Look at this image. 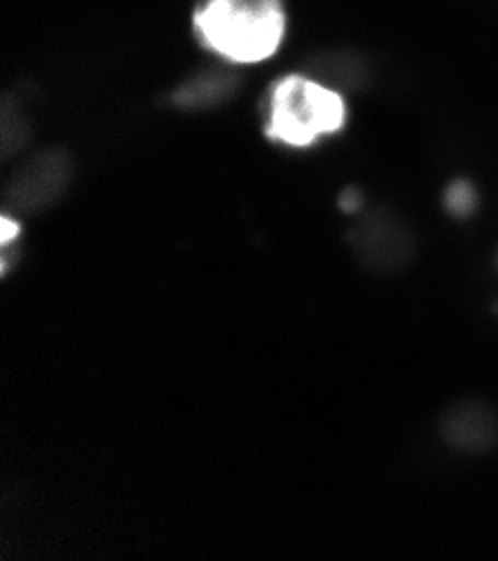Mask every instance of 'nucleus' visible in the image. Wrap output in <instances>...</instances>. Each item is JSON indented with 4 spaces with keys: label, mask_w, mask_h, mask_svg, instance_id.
Masks as SVG:
<instances>
[{
    "label": "nucleus",
    "mask_w": 498,
    "mask_h": 561,
    "mask_svg": "<svg viewBox=\"0 0 498 561\" xmlns=\"http://www.w3.org/2000/svg\"><path fill=\"white\" fill-rule=\"evenodd\" d=\"M442 206L456 219H467L478 208V191L470 180H454L442 195Z\"/></svg>",
    "instance_id": "9"
},
{
    "label": "nucleus",
    "mask_w": 498,
    "mask_h": 561,
    "mask_svg": "<svg viewBox=\"0 0 498 561\" xmlns=\"http://www.w3.org/2000/svg\"><path fill=\"white\" fill-rule=\"evenodd\" d=\"M74 182V159L70 150L49 146L32 152L5 186L8 213L16 217L38 215L59 204Z\"/></svg>",
    "instance_id": "4"
},
{
    "label": "nucleus",
    "mask_w": 498,
    "mask_h": 561,
    "mask_svg": "<svg viewBox=\"0 0 498 561\" xmlns=\"http://www.w3.org/2000/svg\"><path fill=\"white\" fill-rule=\"evenodd\" d=\"M349 107L345 94L309 75H287L266 96V139L304 150L345 130Z\"/></svg>",
    "instance_id": "2"
},
{
    "label": "nucleus",
    "mask_w": 498,
    "mask_h": 561,
    "mask_svg": "<svg viewBox=\"0 0 498 561\" xmlns=\"http://www.w3.org/2000/svg\"><path fill=\"white\" fill-rule=\"evenodd\" d=\"M494 260H496V271H498V251H496V257H494Z\"/></svg>",
    "instance_id": "12"
},
{
    "label": "nucleus",
    "mask_w": 498,
    "mask_h": 561,
    "mask_svg": "<svg viewBox=\"0 0 498 561\" xmlns=\"http://www.w3.org/2000/svg\"><path fill=\"white\" fill-rule=\"evenodd\" d=\"M193 25L210 51L235 66L270 59L287 34L280 0H206Z\"/></svg>",
    "instance_id": "1"
},
{
    "label": "nucleus",
    "mask_w": 498,
    "mask_h": 561,
    "mask_svg": "<svg viewBox=\"0 0 498 561\" xmlns=\"http://www.w3.org/2000/svg\"><path fill=\"white\" fill-rule=\"evenodd\" d=\"M242 88V79L224 68H208L195 72L175 90L169 92V103L184 112L212 110L231 101Z\"/></svg>",
    "instance_id": "7"
},
{
    "label": "nucleus",
    "mask_w": 498,
    "mask_h": 561,
    "mask_svg": "<svg viewBox=\"0 0 498 561\" xmlns=\"http://www.w3.org/2000/svg\"><path fill=\"white\" fill-rule=\"evenodd\" d=\"M347 244L360 266L378 275L407 271L418 253V238L409 219L386 206L358 215L347 231Z\"/></svg>",
    "instance_id": "3"
},
{
    "label": "nucleus",
    "mask_w": 498,
    "mask_h": 561,
    "mask_svg": "<svg viewBox=\"0 0 498 561\" xmlns=\"http://www.w3.org/2000/svg\"><path fill=\"white\" fill-rule=\"evenodd\" d=\"M32 139H34L32 122L25 117V112L16 99L5 96L3 117H0V146H3V157L10 159L21 154Z\"/></svg>",
    "instance_id": "8"
},
{
    "label": "nucleus",
    "mask_w": 498,
    "mask_h": 561,
    "mask_svg": "<svg viewBox=\"0 0 498 561\" xmlns=\"http://www.w3.org/2000/svg\"><path fill=\"white\" fill-rule=\"evenodd\" d=\"M362 204H364V197H362V193H360L358 188H354V186L345 188V191L340 193V197H338V206H340V210H343V213H347V215H354V217H358V215H360Z\"/></svg>",
    "instance_id": "11"
},
{
    "label": "nucleus",
    "mask_w": 498,
    "mask_h": 561,
    "mask_svg": "<svg viewBox=\"0 0 498 561\" xmlns=\"http://www.w3.org/2000/svg\"><path fill=\"white\" fill-rule=\"evenodd\" d=\"M440 436L465 455H487L498 447V410L483 399H459L440 414Z\"/></svg>",
    "instance_id": "5"
},
{
    "label": "nucleus",
    "mask_w": 498,
    "mask_h": 561,
    "mask_svg": "<svg viewBox=\"0 0 498 561\" xmlns=\"http://www.w3.org/2000/svg\"><path fill=\"white\" fill-rule=\"evenodd\" d=\"M21 231H23V227H21L19 217L5 210L3 217H0V247H3V251L16 249V244L21 240Z\"/></svg>",
    "instance_id": "10"
},
{
    "label": "nucleus",
    "mask_w": 498,
    "mask_h": 561,
    "mask_svg": "<svg viewBox=\"0 0 498 561\" xmlns=\"http://www.w3.org/2000/svg\"><path fill=\"white\" fill-rule=\"evenodd\" d=\"M306 75L340 94H354L371 88L373 66L367 54L354 47H336L309 56Z\"/></svg>",
    "instance_id": "6"
}]
</instances>
